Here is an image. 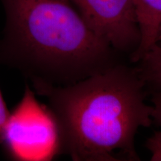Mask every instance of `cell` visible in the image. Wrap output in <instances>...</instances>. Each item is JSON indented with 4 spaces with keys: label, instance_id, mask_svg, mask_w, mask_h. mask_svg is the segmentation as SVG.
<instances>
[{
    "label": "cell",
    "instance_id": "8",
    "mask_svg": "<svg viewBox=\"0 0 161 161\" xmlns=\"http://www.w3.org/2000/svg\"><path fill=\"white\" fill-rule=\"evenodd\" d=\"M10 116H11V113L8 109L3 96L2 95L1 90H0V144L3 142L4 130L9 119Z\"/></svg>",
    "mask_w": 161,
    "mask_h": 161
},
{
    "label": "cell",
    "instance_id": "1",
    "mask_svg": "<svg viewBox=\"0 0 161 161\" xmlns=\"http://www.w3.org/2000/svg\"><path fill=\"white\" fill-rule=\"evenodd\" d=\"M48 101L58 152L76 161L139 160L134 140L152 125V106L136 69L115 64L65 86L32 84Z\"/></svg>",
    "mask_w": 161,
    "mask_h": 161
},
{
    "label": "cell",
    "instance_id": "3",
    "mask_svg": "<svg viewBox=\"0 0 161 161\" xmlns=\"http://www.w3.org/2000/svg\"><path fill=\"white\" fill-rule=\"evenodd\" d=\"M1 144L16 160H47L59 154L54 119L47 107L38 103L28 85L23 101L6 124Z\"/></svg>",
    "mask_w": 161,
    "mask_h": 161
},
{
    "label": "cell",
    "instance_id": "5",
    "mask_svg": "<svg viewBox=\"0 0 161 161\" xmlns=\"http://www.w3.org/2000/svg\"><path fill=\"white\" fill-rule=\"evenodd\" d=\"M140 40L130 56L137 63L148 50L161 40V0H134Z\"/></svg>",
    "mask_w": 161,
    "mask_h": 161
},
{
    "label": "cell",
    "instance_id": "4",
    "mask_svg": "<svg viewBox=\"0 0 161 161\" xmlns=\"http://www.w3.org/2000/svg\"><path fill=\"white\" fill-rule=\"evenodd\" d=\"M96 35L116 52L129 53L140 40L134 0H69Z\"/></svg>",
    "mask_w": 161,
    "mask_h": 161
},
{
    "label": "cell",
    "instance_id": "7",
    "mask_svg": "<svg viewBox=\"0 0 161 161\" xmlns=\"http://www.w3.org/2000/svg\"><path fill=\"white\" fill-rule=\"evenodd\" d=\"M146 148L152 154L151 160L161 161V130L154 133L147 140Z\"/></svg>",
    "mask_w": 161,
    "mask_h": 161
},
{
    "label": "cell",
    "instance_id": "6",
    "mask_svg": "<svg viewBox=\"0 0 161 161\" xmlns=\"http://www.w3.org/2000/svg\"><path fill=\"white\" fill-rule=\"evenodd\" d=\"M138 62L136 70L146 85L161 90V44L154 45Z\"/></svg>",
    "mask_w": 161,
    "mask_h": 161
},
{
    "label": "cell",
    "instance_id": "2",
    "mask_svg": "<svg viewBox=\"0 0 161 161\" xmlns=\"http://www.w3.org/2000/svg\"><path fill=\"white\" fill-rule=\"evenodd\" d=\"M5 24L0 65L32 84L69 85L116 64V51L69 0H0Z\"/></svg>",
    "mask_w": 161,
    "mask_h": 161
},
{
    "label": "cell",
    "instance_id": "9",
    "mask_svg": "<svg viewBox=\"0 0 161 161\" xmlns=\"http://www.w3.org/2000/svg\"><path fill=\"white\" fill-rule=\"evenodd\" d=\"M152 119L161 128V90L155 92L152 98Z\"/></svg>",
    "mask_w": 161,
    "mask_h": 161
}]
</instances>
